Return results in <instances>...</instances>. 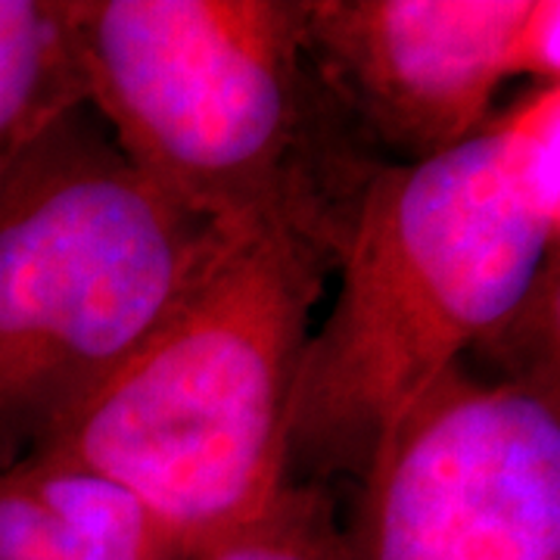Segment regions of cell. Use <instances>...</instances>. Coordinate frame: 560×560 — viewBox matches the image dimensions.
Instances as JSON below:
<instances>
[{"label": "cell", "mask_w": 560, "mask_h": 560, "mask_svg": "<svg viewBox=\"0 0 560 560\" xmlns=\"http://www.w3.org/2000/svg\"><path fill=\"white\" fill-rule=\"evenodd\" d=\"M560 249V81L368 180L340 293L302 361L287 474L359 480L386 430L521 308Z\"/></svg>", "instance_id": "1"}, {"label": "cell", "mask_w": 560, "mask_h": 560, "mask_svg": "<svg viewBox=\"0 0 560 560\" xmlns=\"http://www.w3.org/2000/svg\"><path fill=\"white\" fill-rule=\"evenodd\" d=\"M84 103L121 156L215 224L275 221L337 259L383 168L324 88L302 0H69Z\"/></svg>", "instance_id": "2"}, {"label": "cell", "mask_w": 560, "mask_h": 560, "mask_svg": "<svg viewBox=\"0 0 560 560\" xmlns=\"http://www.w3.org/2000/svg\"><path fill=\"white\" fill-rule=\"evenodd\" d=\"M337 265L290 224H224L160 330L32 455L119 482L190 551L249 521L290 480L312 315Z\"/></svg>", "instance_id": "3"}, {"label": "cell", "mask_w": 560, "mask_h": 560, "mask_svg": "<svg viewBox=\"0 0 560 560\" xmlns=\"http://www.w3.org/2000/svg\"><path fill=\"white\" fill-rule=\"evenodd\" d=\"M224 224L184 209L79 103L0 175V470L150 340Z\"/></svg>", "instance_id": "4"}, {"label": "cell", "mask_w": 560, "mask_h": 560, "mask_svg": "<svg viewBox=\"0 0 560 560\" xmlns=\"http://www.w3.org/2000/svg\"><path fill=\"white\" fill-rule=\"evenodd\" d=\"M352 486L355 560H560V374L458 361Z\"/></svg>", "instance_id": "5"}, {"label": "cell", "mask_w": 560, "mask_h": 560, "mask_svg": "<svg viewBox=\"0 0 560 560\" xmlns=\"http://www.w3.org/2000/svg\"><path fill=\"white\" fill-rule=\"evenodd\" d=\"M324 88L383 165L474 138L511 81H560L558 0H302Z\"/></svg>", "instance_id": "6"}, {"label": "cell", "mask_w": 560, "mask_h": 560, "mask_svg": "<svg viewBox=\"0 0 560 560\" xmlns=\"http://www.w3.org/2000/svg\"><path fill=\"white\" fill-rule=\"evenodd\" d=\"M194 551L119 482L28 455L0 470V560H190Z\"/></svg>", "instance_id": "7"}, {"label": "cell", "mask_w": 560, "mask_h": 560, "mask_svg": "<svg viewBox=\"0 0 560 560\" xmlns=\"http://www.w3.org/2000/svg\"><path fill=\"white\" fill-rule=\"evenodd\" d=\"M79 103L69 0H0V175L40 128Z\"/></svg>", "instance_id": "8"}, {"label": "cell", "mask_w": 560, "mask_h": 560, "mask_svg": "<svg viewBox=\"0 0 560 560\" xmlns=\"http://www.w3.org/2000/svg\"><path fill=\"white\" fill-rule=\"evenodd\" d=\"M190 560H355L330 486L287 480L275 499Z\"/></svg>", "instance_id": "9"}]
</instances>
